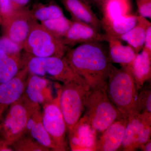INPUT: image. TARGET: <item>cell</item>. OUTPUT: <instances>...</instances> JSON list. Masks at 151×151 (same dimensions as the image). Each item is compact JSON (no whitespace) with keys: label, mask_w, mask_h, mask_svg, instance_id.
Wrapping results in <instances>:
<instances>
[{"label":"cell","mask_w":151,"mask_h":151,"mask_svg":"<svg viewBox=\"0 0 151 151\" xmlns=\"http://www.w3.org/2000/svg\"><path fill=\"white\" fill-rule=\"evenodd\" d=\"M137 22V16L129 14L111 21L101 20L102 28L109 37L118 39L135 26Z\"/></svg>","instance_id":"21"},{"label":"cell","mask_w":151,"mask_h":151,"mask_svg":"<svg viewBox=\"0 0 151 151\" xmlns=\"http://www.w3.org/2000/svg\"><path fill=\"white\" fill-rule=\"evenodd\" d=\"M89 90L88 87L72 82L63 84L58 89L60 107L68 131L74 127L84 113Z\"/></svg>","instance_id":"7"},{"label":"cell","mask_w":151,"mask_h":151,"mask_svg":"<svg viewBox=\"0 0 151 151\" xmlns=\"http://www.w3.org/2000/svg\"><path fill=\"white\" fill-rule=\"evenodd\" d=\"M29 73L24 66L13 78L0 84V122L6 110L23 94Z\"/></svg>","instance_id":"11"},{"label":"cell","mask_w":151,"mask_h":151,"mask_svg":"<svg viewBox=\"0 0 151 151\" xmlns=\"http://www.w3.org/2000/svg\"><path fill=\"white\" fill-rule=\"evenodd\" d=\"M73 20L91 26L100 31L102 23L85 0H60Z\"/></svg>","instance_id":"16"},{"label":"cell","mask_w":151,"mask_h":151,"mask_svg":"<svg viewBox=\"0 0 151 151\" xmlns=\"http://www.w3.org/2000/svg\"><path fill=\"white\" fill-rule=\"evenodd\" d=\"M108 42V55L111 63H119L122 66H125L130 64L134 59L137 54L129 45L125 46L120 40L109 37Z\"/></svg>","instance_id":"19"},{"label":"cell","mask_w":151,"mask_h":151,"mask_svg":"<svg viewBox=\"0 0 151 151\" xmlns=\"http://www.w3.org/2000/svg\"><path fill=\"white\" fill-rule=\"evenodd\" d=\"M127 120L128 117H122L99 135L95 151H116L121 148Z\"/></svg>","instance_id":"15"},{"label":"cell","mask_w":151,"mask_h":151,"mask_svg":"<svg viewBox=\"0 0 151 151\" xmlns=\"http://www.w3.org/2000/svg\"><path fill=\"white\" fill-rule=\"evenodd\" d=\"M122 67L131 73L139 92L145 83L151 79V55L143 49L132 63Z\"/></svg>","instance_id":"17"},{"label":"cell","mask_w":151,"mask_h":151,"mask_svg":"<svg viewBox=\"0 0 151 151\" xmlns=\"http://www.w3.org/2000/svg\"><path fill=\"white\" fill-rule=\"evenodd\" d=\"M110 100L126 117L139 113L138 91L131 73L124 68L119 69L112 65L106 88Z\"/></svg>","instance_id":"2"},{"label":"cell","mask_w":151,"mask_h":151,"mask_svg":"<svg viewBox=\"0 0 151 151\" xmlns=\"http://www.w3.org/2000/svg\"><path fill=\"white\" fill-rule=\"evenodd\" d=\"M16 10L11 0H0V14L2 21L8 18Z\"/></svg>","instance_id":"29"},{"label":"cell","mask_w":151,"mask_h":151,"mask_svg":"<svg viewBox=\"0 0 151 151\" xmlns=\"http://www.w3.org/2000/svg\"><path fill=\"white\" fill-rule=\"evenodd\" d=\"M139 149L143 151H151V139L149 140L148 142L144 144L140 147Z\"/></svg>","instance_id":"33"},{"label":"cell","mask_w":151,"mask_h":151,"mask_svg":"<svg viewBox=\"0 0 151 151\" xmlns=\"http://www.w3.org/2000/svg\"><path fill=\"white\" fill-rule=\"evenodd\" d=\"M101 6L103 21H111L130 14L132 9L130 0H105Z\"/></svg>","instance_id":"22"},{"label":"cell","mask_w":151,"mask_h":151,"mask_svg":"<svg viewBox=\"0 0 151 151\" xmlns=\"http://www.w3.org/2000/svg\"><path fill=\"white\" fill-rule=\"evenodd\" d=\"M138 112L151 114V89L150 85H145L139 91L137 98Z\"/></svg>","instance_id":"27"},{"label":"cell","mask_w":151,"mask_h":151,"mask_svg":"<svg viewBox=\"0 0 151 151\" xmlns=\"http://www.w3.org/2000/svg\"><path fill=\"white\" fill-rule=\"evenodd\" d=\"M142 49L145 50L151 55V24H149L147 28L145 43Z\"/></svg>","instance_id":"31"},{"label":"cell","mask_w":151,"mask_h":151,"mask_svg":"<svg viewBox=\"0 0 151 151\" xmlns=\"http://www.w3.org/2000/svg\"><path fill=\"white\" fill-rule=\"evenodd\" d=\"M27 53L39 57L64 56L68 47L62 38L55 35L37 22L34 25L23 45Z\"/></svg>","instance_id":"6"},{"label":"cell","mask_w":151,"mask_h":151,"mask_svg":"<svg viewBox=\"0 0 151 151\" xmlns=\"http://www.w3.org/2000/svg\"><path fill=\"white\" fill-rule=\"evenodd\" d=\"M84 113L83 117L98 137L114 122L126 117L111 102L105 89H89L86 94Z\"/></svg>","instance_id":"4"},{"label":"cell","mask_w":151,"mask_h":151,"mask_svg":"<svg viewBox=\"0 0 151 151\" xmlns=\"http://www.w3.org/2000/svg\"><path fill=\"white\" fill-rule=\"evenodd\" d=\"M41 24L55 35L63 38L70 28L73 21L63 16L57 18L41 22Z\"/></svg>","instance_id":"26"},{"label":"cell","mask_w":151,"mask_h":151,"mask_svg":"<svg viewBox=\"0 0 151 151\" xmlns=\"http://www.w3.org/2000/svg\"><path fill=\"white\" fill-rule=\"evenodd\" d=\"M65 58L89 89H106L112 63L100 42L81 44L68 50Z\"/></svg>","instance_id":"1"},{"label":"cell","mask_w":151,"mask_h":151,"mask_svg":"<svg viewBox=\"0 0 151 151\" xmlns=\"http://www.w3.org/2000/svg\"><path fill=\"white\" fill-rule=\"evenodd\" d=\"M36 22L29 10H17L8 18L2 21L4 35L23 46L31 30Z\"/></svg>","instance_id":"10"},{"label":"cell","mask_w":151,"mask_h":151,"mask_svg":"<svg viewBox=\"0 0 151 151\" xmlns=\"http://www.w3.org/2000/svg\"><path fill=\"white\" fill-rule=\"evenodd\" d=\"M24 67L21 55H9L0 66V84L9 81Z\"/></svg>","instance_id":"23"},{"label":"cell","mask_w":151,"mask_h":151,"mask_svg":"<svg viewBox=\"0 0 151 151\" xmlns=\"http://www.w3.org/2000/svg\"><path fill=\"white\" fill-rule=\"evenodd\" d=\"M146 18L137 16V22L134 27L118 38L121 41L127 42L132 47L137 54L143 49L145 39L146 30L151 24Z\"/></svg>","instance_id":"20"},{"label":"cell","mask_w":151,"mask_h":151,"mask_svg":"<svg viewBox=\"0 0 151 151\" xmlns=\"http://www.w3.org/2000/svg\"><path fill=\"white\" fill-rule=\"evenodd\" d=\"M24 66L30 74L65 83H77L89 88L86 81L70 65L65 57H39L26 52L22 57Z\"/></svg>","instance_id":"3"},{"label":"cell","mask_w":151,"mask_h":151,"mask_svg":"<svg viewBox=\"0 0 151 151\" xmlns=\"http://www.w3.org/2000/svg\"><path fill=\"white\" fill-rule=\"evenodd\" d=\"M22 95L31 103L39 105H43L54 98L49 79L30 73H29Z\"/></svg>","instance_id":"13"},{"label":"cell","mask_w":151,"mask_h":151,"mask_svg":"<svg viewBox=\"0 0 151 151\" xmlns=\"http://www.w3.org/2000/svg\"><path fill=\"white\" fill-rule=\"evenodd\" d=\"M72 21L70 28L62 38L67 46H73L77 44L108 42V37L106 34H102L94 27L84 23Z\"/></svg>","instance_id":"14"},{"label":"cell","mask_w":151,"mask_h":151,"mask_svg":"<svg viewBox=\"0 0 151 151\" xmlns=\"http://www.w3.org/2000/svg\"><path fill=\"white\" fill-rule=\"evenodd\" d=\"M0 49L8 55H19L23 46L4 35L0 37Z\"/></svg>","instance_id":"28"},{"label":"cell","mask_w":151,"mask_h":151,"mask_svg":"<svg viewBox=\"0 0 151 151\" xmlns=\"http://www.w3.org/2000/svg\"><path fill=\"white\" fill-rule=\"evenodd\" d=\"M36 20L41 22L57 18L64 16L62 9L55 3L47 5L39 4L30 10Z\"/></svg>","instance_id":"24"},{"label":"cell","mask_w":151,"mask_h":151,"mask_svg":"<svg viewBox=\"0 0 151 151\" xmlns=\"http://www.w3.org/2000/svg\"><path fill=\"white\" fill-rule=\"evenodd\" d=\"M40 106L31 103L22 95L9 106L5 117L0 122V139L11 146L27 133L30 118Z\"/></svg>","instance_id":"5"},{"label":"cell","mask_w":151,"mask_h":151,"mask_svg":"<svg viewBox=\"0 0 151 151\" xmlns=\"http://www.w3.org/2000/svg\"><path fill=\"white\" fill-rule=\"evenodd\" d=\"M44 126L59 151L68 150L66 140L67 128L59 104V93L50 102L42 105Z\"/></svg>","instance_id":"8"},{"label":"cell","mask_w":151,"mask_h":151,"mask_svg":"<svg viewBox=\"0 0 151 151\" xmlns=\"http://www.w3.org/2000/svg\"><path fill=\"white\" fill-rule=\"evenodd\" d=\"M140 15L145 18L151 17V0H136Z\"/></svg>","instance_id":"30"},{"label":"cell","mask_w":151,"mask_h":151,"mask_svg":"<svg viewBox=\"0 0 151 151\" xmlns=\"http://www.w3.org/2000/svg\"><path fill=\"white\" fill-rule=\"evenodd\" d=\"M27 133L41 145L51 150L59 151L44 126L41 107L35 111L30 118L27 126Z\"/></svg>","instance_id":"18"},{"label":"cell","mask_w":151,"mask_h":151,"mask_svg":"<svg viewBox=\"0 0 151 151\" xmlns=\"http://www.w3.org/2000/svg\"><path fill=\"white\" fill-rule=\"evenodd\" d=\"M85 1L88 3L90 2L102 5L105 0H85Z\"/></svg>","instance_id":"35"},{"label":"cell","mask_w":151,"mask_h":151,"mask_svg":"<svg viewBox=\"0 0 151 151\" xmlns=\"http://www.w3.org/2000/svg\"><path fill=\"white\" fill-rule=\"evenodd\" d=\"M151 134V113H136L129 116L121 148L125 151L136 150L150 139Z\"/></svg>","instance_id":"9"},{"label":"cell","mask_w":151,"mask_h":151,"mask_svg":"<svg viewBox=\"0 0 151 151\" xmlns=\"http://www.w3.org/2000/svg\"><path fill=\"white\" fill-rule=\"evenodd\" d=\"M68 132L71 151H95L98 137L84 117H81Z\"/></svg>","instance_id":"12"},{"label":"cell","mask_w":151,"mask_h":151,"mask_svg":"<svg viewBox=\"0 0 151 151\" xmlns=\"http://www.w3.org/2000/svg\"><path fill=\"white\" fill-rule=\"evenodd\" d=\"M9 56L4 52L0 49V65L5 61Z\"/></svg>","instance_id":"34"},{"label":"cell","mask_w":151,"mask_h":151,"mask_svg":"<svg viewBox=\"0 0 151 151\" xmlns=\"http://www.w3.org/2000/svg\"><path fill=\"white\" fill-rule=\"evenodd\" d=\"M16 10L22 9L29 2L30 0H11Z\"/></svg>","instance_id":"32"},{"label":"cell","mask_w":151,"mask_h":151,"mask_svg":"<svg viewBox=\"0 0 151 151\" xmlns=\"http://www.w3.org/2000/svg\"><path fill=\"white\" fill-rule=\"evenodd\" d=\"M14 151H49L48 148L44 147L32 137L27 133L20 137L11 145Z\"/></svg>","instance_id":"25"}]
</instances>
